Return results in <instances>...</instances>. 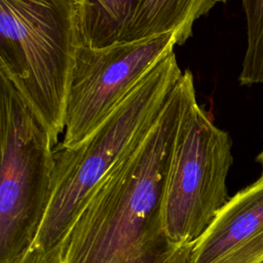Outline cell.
Wrapping results in <instances>:
<instances>
[{
  "instance_id": "obj_2",
  "label": "cell",
  "mask_w": 263,
  "mask_h": 263,
  "mask_svg": "<svg viewBox=\"0 0 263 263\" xmlns=\"http://www.w3.org/2000/svg\"><path fill=\"white\" fill-rule=\"evenodd\" d=\"M182 74L173 50L147 71L84 142L53 149L50 200L22 263H61L77 219L111 168L152 127Z\"/></svg>"
},
{
  "instance_id": "obj_1",
  "label": "cell",
  "mask_w": 263,
  "mask_h": 263,
  "mask_svg": "<svg viewBox=\"0 0 263 263\" xmlns=\"http://www.w3.org/2000/svg\"><path fill=\"white\" fill-rule=\"evenodd\" d=\"M196 100L185 70L152 127L105 177L72 228L61 263H189L166 233L163 202L176 141Z\"/></svg>"
},
{
  "instance_id": "obj_4",
  "label": "cell",
  "mask_w": 263,
  "mask_h": 263,
  "mask_svg": "<svg viewBox=\"0 0 263 263\" xmlns=\"http://www.w3.org/2000/svg\"><path fill=\"white\" fill-rule=\"evenodd\" d=\"M54 146L46 125L0 73V263H22L51 195Z\"/></svg>"
},
{
  "instance_id": "obj_3",
  "label": "cell",
  "mask_w": 263,
  "mask_h": 263,
  "mask_svg": "<svg viewBox=\"0 0 263 263\" xmlns=\"http://www.w3.org/2000/svg\"><path fill=\"white\" fill-rule=\"evenodd\" d=\"M80 45L77 0H0V73L59 144Z\"/></svg>"
},
{
  "instance_id": "obj_8",
  "label": "cell",
  "mask_w": 263,
  "mask_h": 263,
  "mask_svg": "<svg viewBox=\"0 0 263 263\" xmlns=\"http://www.w3.org/2000/svg\"><path fill=\"white\" fill-rule=\"evenodd\" d=\"M189 263H263V174L218 212Z\"/></svg>"
},
{
  "instance_id": "obj_10",
  "label": "cell",
  "mask_w": 263,
  "mask_h": 263,
  "mask_svg": "<svg viewBox=\"0 0 263 263\" xmlns=\"http://www.w3.org/2000/svg\"><path fill=\"white\" fill-rule=\"evenodd\" d=\"M257 161L261 164L262 171H263V149H262V151L258 154V156H257ZM262 174H263V173H262Z\"/></svg>"
},
{
  "instance_id": "obj_7",
  "label": "cell",
  "mask_w": 263,
  "mask_h": 263,
  "mask_svg": "<svg viewBox=\"0 0 263 263\" xmlns=\"http://www.w3.org/2000/svg\"><path fill=\"white\" fill-rule=\"evenodd\" d=\"M217 0H81L79 42L93 48L135 42L167 33L183 44L195 21Z\"/></svg>"
},
{
  "instance_id": "obj_11",
  "label": "cell",
  "mask_w": 263,
  "mask_h": 263,
  "mask_svg": "<svg viewBox=\"0 0 263 263\" xmlns=\"http://www.w3.org/2000/svg\"><path fill=\"white\" fill-rule=\"evenodd\" d=\"M225 1H227V0H217V2H225Z\"/></svg>"
},
{
  "instance_id": "obj_9",
  "label": "cell",
  "mask_w": 263,
  "mask_h": 263,
  "mask_svg": "<svg viewBox=\"0 0 263 263\" xmlns=\"http://www.w3.org/2000/svg\"><path fill=\"white\" fill-rule=\"evenodd\" d=\"M247 22V48L238 81L263 83V0H241Z\"/></svg>"
},
{
  "instance_id": "obj_12",
  "label": "cell",
  "mask_w": 263,
  "mask_h": 263,
  "mask_svg": "<svg viewBox=\"0 0 263 263\" xmlns=\"http://www.w3.org/2000/svg\"><path fill=\"white\" fill-rule=\"evenodd\" d=\"M80 1H81V0H77V2H78V5H79V3H80Z\"/></svg>"
},
{
  "instance_id": "obj_6",
  "label": "cell",
  "mask_w": 263,
  "mask_h": 263,
  "mask_svg": "<svg viewBox=\"0 0 263 263\" xmlns=\"http://www.w3.org/2000/svg\"><path fill=\"white\" fill-rule=\"evenodd\" d=\"M178 44L167 33L135 42L76 50L66 101L65 133L54 148H74L90 137L147 71Z\"/></svg>"
},
{
  "instance_id": "obj_5",
  "label": "cell",
  "mask_w": 263,
  "mask_h": 263,
  "mask_svg": "<svg viewBox=\"0 0 263 263\" xmlns=\"http://www.w3.org/2000/svg\"><path fill=\"white\" fill-rule=\"evenodd\" d=\"M231 147L228 133L195 101L180 128L165 187L164 225L174 242L194 246L229 200Z\"/></svg>"
}]
</instances>
